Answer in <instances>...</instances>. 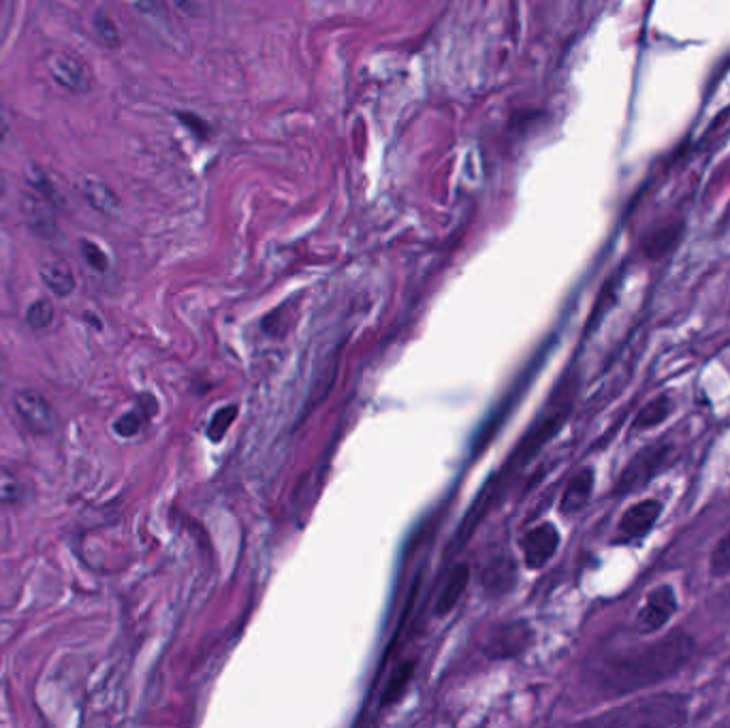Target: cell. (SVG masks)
I'll return each instance as SVG.
<instances>
[{
    "mask_svg": "<svg viewBox=\"0 0 730 728\" xmlns=\"http://www.w3.org/2000/svg\"><path fill=\"white\" fill-rule=\"evenodd\" d=\"M694 641L684 630H673L639 650L615 656L602 671V686L611 694H628L673 677L690 662Z\"/></svg>",
    "mask_w": 730,
    "mask_h": 728,
    "instance_id": "obj_1",
    "label": "cell"
},
{
    "mask_svg": "<svg viewBox=\"0 0 730 728\" xmlns=\"http://www.w3.org/2000/svg\"><path fill=\"white\" fill-rule=\"evenodd\" d=\"M688 720V699L681 694L641 696L611 714L596 718L594 724L607 726H679Z\"/></svg>",
    "mask_w": 730,
    "mask_h": 728,
    "instance_id": "obj_2",
    "label": "cell"
},
{
    "mask_svg": "<svg viewBox=\"0 0 730 728\" xmlns=\"http://www.w3.org/2000/svg\"><path fill=\"white\" fill-rule=\"evenodd\" d=\"M673 447L666 445V442H656V445H649L641 449L637 455L632 457V462L624 468L622 477L617 479L613 492L617 496H624L630 492H639L643 485L652 481L656 474L669 464Z\"/></svg>",
    "mask_w": 730,
    "mask_h": 728,
    "instance_id": "obj_3",
    "label": "cell"
},
{
    "mask_svg": "<svg viewBox=\"0 0 730 728\" xmlns=\"http://www.w3.org/2000/svg\"><path fill=\"white\" fill-rule=\"evenodd\" d=\"M45 71L52 82L67 92L86 94L92 90V73L82 60L67 52H50L45 56Z\"/></svg>",
    "mask_w": 730,
    "mask_h": 728,
    "instance_id": "obj_4",
    "label": "cell"
},
{
    "mask_svg": "<svg viewBox=\"0 0 730 728\" xmlns=\"http://www.w3.org/2000/svg\"><path fill=\"white\" fill-rule=\"evenodd\" d=\"M13 408L28 430L39 436L52 434L58 427V415L54 406L33 389H22L15 393Z\"/></svg>",
    "mask_w": 730,
    "mask_h": 728,
    "instance_id": "obj_5",
    "label": "cell"
},
{
    "mask_svg": "<svg viewBox=\"0 0 730 728\" xmlns=\"http://www.w3.org/2000/svg\"><path fill=\"white\" fill-rule=\"evenodd\" d=\"M568 413H570V404L566 402L564 406L555 408L553 413H549L541 423H538L534 427V430L526 438H523V442H521V445L515 451V460H517L519 466L528 464L532 460V457L538 451H541L555 434H558L562 430L566 419H568Z\"/></svg>",
    "mask_w": 730,
    "mask_h": 728,
    "instance_id": "obj_6",
    "label": "cell"
},
{
    "mask_svg": "<svg viewBox=\"0 0 730 728\" xmlns=\"http://www.w3.org/2000/svg\"><path fill=\"white\" fill-rule=\"evenodd\" d=\"M560 547V532L553 524H543L538 528H532L526 532L521 541V551L526 566L536 571V568H543Z\"/></svg>",
    "mask_w": 730,
    "mask_h": 728,
    "instance_id": "obj_7",
    "label": "cell"
},
{
    "mask_svg": "<svg viewBox=\"0 0 730 728\" xmlns=\"http://www.w3.org/2000/svg\"><path fill=\"white\" fill-rule=\"evenodd\" d=\"M677 611V598L673 588L669 585H660L652 594L647 596L643 609L639 611L637 626L639 632H656L662 626L669 624L671 617Z\"/></svg>",
    "mask_w": 730,
    "mask_h": 728,
    "instance_id": "obj_8",
    "label": "cell"
},
{
    "mask_svg": "<svg viewBox=\"0 0 730 728\" xmlns=\"http://www.w3.org/2000/svg\"><path fill=\"white\" fill-rule=\"evenodd\" d=\"M54 210L56 205L41 197L37 191H28L22 197V214L26 225L41 237H52L58 229Z\"/></svg>",
    "mask_w": 730,
    "mask_h": 728,
    "instance_id": "obj_9",
    "label": "cell"
},
{
    "mask_svg": "<svg viewBox=\"0 0 730 728\" xmlns=\"http://www.w3.org/2000/svg\"><path fill=\"white\" fill-rule=\"evenodd\" d=\"M662 513V504L658 500H643L628 509L620 521V536L624 541H637L654 528Z\"/></svg>",
    "mask_w": 730,
    "mask_h": 728,
    "instance_id": "obj_10",
    "label": "cell"
},
{
    "mask_svg": "<svg viewBox=\"0 0 730 728\" xmlns=\"http://www.w3.org/2000/svg\"><path fill=\"white\" fill-rule=\"evenodd\" d=\"M530 639H532V630L526 624H506V626L494 630V635L489 637V654L496 658L515 656L526 650Z\"/></svg>",
    "mask_w": 730,
    "mask_h": 728,
    "instance_id": "obj_11",
    "label": "cell"
},
{
    "mask_svg": "<svg viewBox=\"0 0 730 728\" xmlns=\"http://www.w3.org/2000/svg\"><path fill=\"white\" fill-rule=\"evenodd\" d=\"M592 489H594V470L585 468V470L577 472L575 477L570 479L566 492L562 496V504H560L562 513H566V515L579 513L585 506V502L590 500Z\"/></svg>",
    "mask_w": 730,
    "mask_h": 728,
    "instance_id": "obj_12",
    "label": "cell"
},
{
    "mask_svg": "<svg viewBox=\"0 0 730 728\" xmlns=\"http://www.w3.org/2000/svg\"><path fill=\"white\" fill-rule=\"evenodd\" d=\"M39 274H41L45 287L50 289L56 297H69L77 287L73 269L65 261H47L41 265Z\"/></svg>",
    "mask_w": 730,
    "mask_h": 728,
    "instance_id": "obj_13",
    "label": "cell"
},
{
    "mask_svg": "<svg viewBox=\"0 0 730 728\" xmlns=\"http://www.w3.org/2000/svg\"><path fill=\"white\" fill-rule=\"evenodd\" d=\"M79 191H82V197L86 199V203L94 212L105 214V216H116L120 210V199L118 195L111 191V188L99 180L86 178L82 184H79Z\"/></svg>",
    "mask_w": 730,
    "mask_h": 728,
    "instance_id": "obj_14",
    "label": "cell"
},
{
    "mask_svg": "<svg viewBox=\"0 0 730 728\" xmlns=\"http://www.w3.org/2000/svg\"><path fill=\"white\" fill-rule=\"evenodd\" d=\"M468 581H470V566L466 562H459L451 571L449 581H447V585H444V590H442L438 603H436V613L438 615H447L455 609V605L459 603V598L464 596V592L468 588Z\"/></svg>",
    "mask_w": 730,
    "mask_h": 728,
    "instance_id": "obj_15",
    "label": "cell"
},
{
    "mask_svg": "<svg viewBox=\"0 0 730 728\" xmlns=\"http://www.w3.org/2000/svg\"><path fill=\"white\" fill-rule=\"evenodd\" d=\"M681 231H684V223H671L656 229L652 235L645 237L643 252L649 259H660L664 255H669V252L677 246Z\"/></svg>",
    "mask_w": 730,
    "mask_h": 728,
    "instance_id": "obj_16",
    "label": "cell"
},
{
    "mask_svg": "<svg viewBox=\"0 0 730 728\" xmlns=\"http://www.w3.org/2000/svg\"><path fill=\"white\" fill-rule=\"evenodd\" d=\"M673 410V402L669 395H660V398L649 402L641 413L634 419V430H649V427L660 425L666 417L671 415Z\"/></svg>",
    "mask_w": 730,
    "mask_h": 728,
    "instance_id": "obj_17",
    "label": "cell"
},
{
    "mask_svg": "<svg viewBox=\"0 0 730 728\" xmlns=\"http://www.w3.org/2000/svg\"><path fill=\"white\" fill-rule=\"evenodd\" d=\"M412 673H415V662H404L393 671V675L389 677V682L383 690V699H380L383 707H389L402 699V694L406 692L410 679H412Z\"/></svg>",
    "mask_w": 730,
    "mask_h": 728,
    "instance_id": "obj_18",
    "label": "cell"
},
{
    "mask_svg": "<svg viewBox=\"0 0 730 728\" xmlns=\"http://www.w3.org/2000/svg\"><path fill=\"white\" fill-rule=\"evenodd\" d=\"M92 28H94V35H97V39L103 47H109V50H116V47H120V43H122L120 28H118L116 20L111 18V15L105 9L94 11Z\"/></svg>",
    "mask_w": 730,
    "mask_h": 728,
    "instance_id": "obj_19",
    "label": "cell"
},
{
    "mask_svg": "<svg viewBox=\"0 0 730 728\" xmlns=\"http://www.w3.org/2000/svg\"><path fill=\"white\" fill-rule=\"evenodd\" d=\"M24 494H26V485L22 483L18 474L7 468H0V502H7V504L20 502L24 498Z\"/></svg>",
    "mask_w": 730,
    "mask_h": 728,
    "instance_id": "obj_20",
    "label": "cell"
},
{
    "mask_svg": "<svg viewBox=\"0 0 730 728\" xmlns=\"http://www.w3.org/2000/svg\"><path fill=\"white\" fill-rule=\"evenodd\" d=\"M237 413H240V408H237V406H222L220 410H216L212 421H210V427H208V438L212 442H220L222 438H225V434L229 432V427L237 419Z\"/></svg>",
    "mask_w": 730,
    "mask_h": 728,
    "instance_id": "obj_21",
    "label": "cell"
},
{
    "mask_svg": "<svg viewBox=\"0 0 730 728\" xmlns=\"http://www.w3.org/2000/svg\"><path fill=\"white\" fill-rule=\"evenodd\" d=\"M150 410H146V413H141V408L139 410H131V413H126V415H122L118 421H116V425H114V430H116V434L118 436H122V438H133V436H137L141 430H144V425H146V421L150 419Z\"/></svg>",
    "mask_w": 730,
    "mask_h": 728,
    "instance_id": "obj_22",
    "label": "cell"
},
{
    "mask_svg": "<svg viewBox=\"0 0 730 728\" xmlns=\"http://www.w3.org/2000/svg\"><path fill=\"white\" fill-rule=\"evenodd\" d=\"M709 568L713 577H724L730 573V530L720 538L716 549L711 551Z\"/></svg>",
    "mask_w": 730,
    "mask_h": 728,
    "instance_id": "obj_23",
    "label": "cell"
},
{
    "mask_svg": "<svg viewBox=\"0 0 730 728\" xmlns=\"http://www.w3.org/2000/svg\"><path fill=\"white\" fill-rule=\"evenodd\" d=\"M54 304L50 299H37V302L26 310V321L33 329H45L54 321Z\"/></svg>",
    "mask_w": 730,
    "mask_h": 728,
    "instance_id": "obj_24",
    "label": "cell"
},
{
    "mask_svg": "<svg viewBox=\"0 0 730 728\" xmlns=\"http://www.w3.org/2000/svg\"><path fill=\"white\" fill-rule=\"evenodd\" d=\"M79 248H82V255H84L86 263L92 269H97V272H105L107 265H109V259H107L105 252L101 250V246H97L90 240H82V242H79Z\"/></svg>",
    "mask_w": 730,
    "mask_h": 728,
    "instance_id": "obj_25",
    "label": "cell"
},
{
    "mask_svg": "<svg viewBox=\"0 0 730 728\" xmlns=\"http://www.w3.org/2000/svg\"><path fill=\"white\" fill-rule=\"evenodd\" d=\"M180 118L184 120V124L188 126V129H193V131H195V133H199L201 137H205V135L210 133L208 124H205L203 120H199V118H195V116H188V114H180Z\"/></svg>",
    "mask_w": 730,
    "mask_h": 728,
    "instance_id": "obj_26",
    "label": "cell"
},
{
    "mask_svg": "<svg viewBox=\"0 0 730 728\" xmlns=\"http://www.w3.org/2000/svg\"><path fill=\"white\" fill-rule=\"evenodd\" d=\"M5 193H7V178H5V173L0 171V199L5 197Z\"/></svg>",
    "mask_w": 730,
    "mask_h": 728,
    "instance_id": "obj_27",
    "label": "cell"
},
{
    "mask_svg": "<svg viewBox=\"0 0 730 728\" xmlns=\"http://www.w3.org/2000/svg\"><path fill=\"white\" fill-rule=\"evenodd\" d=\"M728 220H730V205H728V210H726V218H724V223H728Z\"/></svg>",
    "mask_w": 730,
    "mask_h": 728,
    "instance_id": "obj_28",
    "label": "cell"
},
{
    "mask_svg": "<svg viewBox=\"0 0 730 728\" xmlns=\"http://www.w3.org/2000/svg\"><path fill=\"white\" fill-rule=\"evenodd\" d=\"M0 126H5V124H3V120H0ZM3 135H5V133H0V139H3Z\"/></svg>",
    "mask_w": 730,
    "mask_h": 728,
    "instance_id": "obj_29",
    "label": "cell"
}]
</instances>
